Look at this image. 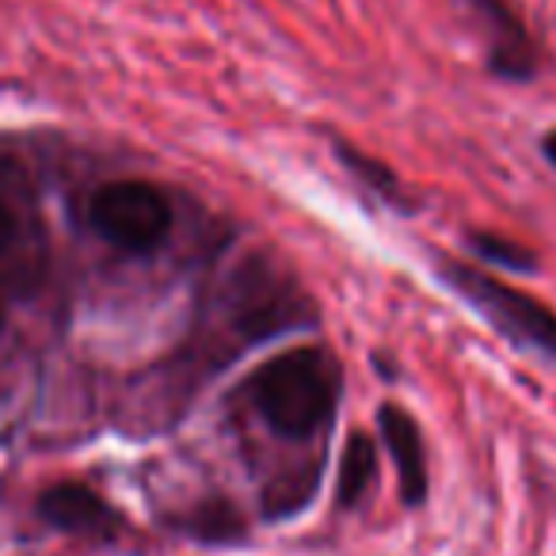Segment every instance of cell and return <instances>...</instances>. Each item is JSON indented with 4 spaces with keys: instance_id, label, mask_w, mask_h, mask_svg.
Here are the masks:
<instances>
[{
    "instance_id": "1",
    "label": "cell",
    "mask_w": 556,
    "mask_h": 556,
    "mask_svg": "<svg viewBox=\"0 0 556 556\" xmlns=\"http://www.w3.org/2000/svg\"><path fill=\"white\" fill-rule=\"evenodd\" d=\"M340 396V366L325 351H287L260 366L252 401L260 416L282 434H309L332 416Z\"/></svg>"
},
{
    "instance_id": "2",
    "label": "cell",
    "mask_w": 556,
    "mask_h": 556,
    "mask_svg": "<svg viewBox=\"0 0 556 556\" xmlns=\"http://www.w3.org/2000/svg\"><path fill=\"white\" fill-rule=\"evenodd\" d=\"M442 278L503 340H510L515 348L538 351L545 358H556V313L545 302H538L526 290L507 287V282H500L488 270L469 267V263H457V260L442 263Z\"/></svg>"
},
{
    "instance_id": "3",
    "label": "cell",
    "mask_w": 556,
    "mask_h": 556,
    "mask_svg": "<svg viewBox=\"0 0 556 556\" xmlns=\"http://www.w3.org/2000/svg\"><path fill=\"white\" fill-rule=\"evenodd\" d=\"M92 225L108 244L123 252H149L172 229V206L153 184L123 179L100 187L92 199Z\"/></svg>"
},
{
    "instance_id": "4",
    "label": "cell",
    "mask_w": 556,
    "mask_h": 556,
    "mask_svg": "<svg viewBox=\"0 0 556 556\" xmlns=\"http://www.w3.org/2000/svg\"><path fill=\"white\" fill-rule=\"evenodd\" d=\"M465 4H469L472 20L484 35L492 77L510 80V85H526V80L538 77L541 47L515 0H465Z\"/></svg>"
},
{
    "instance_id": "5",
    "label": "cell",
    "mask_w": 556,
    "mask_h": 556,
    "mask_svg": "<svg viewBox=\"0 0 556 556\" xmlns=\"http://www.w3.org/2000/svg\"><path fill=\"white\" fill-rule=\"evenodd\" d=\"M39 515L65 533H85V538H111L118 530V515L85 484H58L42 492Z\"/></svg>"
},
{
    "instance_id": "6",
    "label": "cell",
    "mask_w": 556,
    "mask_h": 556,
    "mask_svg": "<svg viewBox=\"0 0 556 556\" xmlns=\"http://www.w3.org/2000/svg\"><path fill=\"white\" fill-rule=\"evenodd\" d=\"M386 446L393 454L396 477H401V495L408 507H419L427 500V454H424V434H419L416 419L396 404H386L378 416Z\"/></svg>"
},
{
    "instance_id": "7",
    "label": "cell",
    "mask_w": 556,
    "mask_h": 556,
    "mask_svg": "<svg viewBox=\"0 0 556 556\" xmlns=\"http://www.w3.org/2000/svg\"><path fill=\"white\" fill-rule=\"evenodd\" d=\"M374 469H378V450H374L370 434H351L340 462V492H336L343 507H355L370 492Z\"/></svg>"
},
{
    "instance_id": "8",
    "label": "cell",
    "mask_w": 556,
    "mask_h": 556,
    "mask_svg": "<svg viewBox=\"0 0 556 556\" xmlns=\"http://www.w3.org/2000/svg\"><path fill=\"white\" fill-rule=\"evenodd\" d=\"M469 248L488 263H500L507 270H538V255L530 248L515 244L507 237H495V232H469Z\"/></svg>"
},
{
    "instance_id": "9",
    "label": "cell",
    "mask_w": 556,
    "mask_h": 556,
    "mask_svg": "<svg viewBox=\"0 0 556 556\" xmlns=\"http://www.w3.org/2000/svg\"><path fill=\"white\" fill-rule=\"evenodd\" d=\"M12 232H16V225H12V214H9V206H4V202H0V252H4V248H9Z\"/></svg>"
},
{
    "instance_id": "10",
    "label": "cell",
    "mask_w": 556,
    "mask_h": 556,
    "mask_svg": "<svg viewBox=\"0 0 556 556\" xmlns=\"http://www.w3.org/2000/svg\"><path fill=\"white\" fill-rule=\"evenodd\" d=\"M541 153H545V161L556 168V130H548L545 138H541Z\"/></svg>"
},
{
    "instance_id": "11",
    "label": "cell",
    "mask_w": 556,
    "mask_h": 556,
    "mask_svg": "<svg viewBox=\"0 0 556 556\" xmlns=\"http://www.w3.org/2000/svg\"><path fill=\"white\" fill-rule=\"evenodd\" d=\"M0 328H4V320H0Z\"/></svg>"
}]
</instances>
